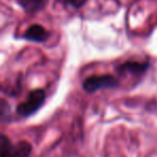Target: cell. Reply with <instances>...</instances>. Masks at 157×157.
I'll return each mask as SVG.
<instances>
[{
  "label": "cell",
  "mask_w": 157,
  "mask_h": 157,
  "mask_svg": "<svg viewBox=\"0 0 157 157\" xmlns=\"http://www.w3.org/2000/svg\"><path fill=\"white\" fill-rule=\"evenodd\" d=\"M33 151V146L28 141L17 142L13 144L6 135L0 139V156L1 157H29Z\"/></svg>",
  "instance_id": "1"
},
{
  "label": "cell",
  "mask_w": 157,
  "mask_h": 157,
  "mask_svg": "<svg viewBox=\"0 0 157 157\" xmlns=\"http://www.w3.org/2000/svg\"><path fill=\"white\" fill-rule=\"evenodd\" d=\"M120 85L118 80L112 74L92 75L85 78L83 82V90L87 93H94L105 88H115Z\"/></svg>",
  "instance_id": "2"
},
{
  "label": "cell",
  "mask_w": 157,
  "mask_h": 157,
  "mask_svg": "<svg viewBox=\"0 0 157 157\" xmlns=\"http://www.w3.org/2000/svg\"><path fill=\"white\" fill-rule=\"evenodd\" d=\"M45 101V92L43 90H36L29 94L28 98L17 105V113L18 115L23 117L33 115L35 112L41 108V105Z\"/></svg>",
  "instance_id": "3"
},
{
  "label": "cell",
  "mask_w": 157,
  "mask_h": 157,
  "mask_svg": "<svg viewBox=\"0 0 157 157\" xmlns=\"http://www.w3.org/2000/svg\"><path fill=\"white\" fill-rule=\"evenodd\" d=\"M48 36H50V33L43 26L39 24H35L28 27V29L24 35V38L29 41L41 43V42H44L48 39Z\"/></svg>",
  "instance_id": "4"
},
{
  "label": "cell",
  "mask_w": 157,
  "mask_h": 157,
  "mask_svg": "<svg viewBox=\"0 0 157 157\" xmlns=\"http://www.w3.org/2000/svg\"><path fill=\"white\" fill-rule=\"evenodd\" d=\"M147 63H138V61H127L118 67L120 72H130L132 74H141L147 70Z\"/></svg>",
  "instance_id": "5"
},
{
  "label": "cell",
  "mask_w": 157,
  "mask_h": 157,
  "mask_svg": "<svg viewBox=\"0 0 157 157\" xmlns=\"http://www.w3.org/2000/svg\"><path fill=\"white\" fill-rule=\"evenodd\" d=\"M22 8L28 13H36L44 9L48 0H17Z\"/></svg>",
  "instance_id": "6"
},
{
  "label": "cell",
  "mask_w": 157,
  "mask_h": 157,
  "mask_svg": "<svg viewBox=\"0 0 157 157\" xmlns=\"http://www.w3.org/2000/svg\"><path fill=\"white\" fill-rule=\"evenodd\" d=\"M66 2L69 3L73 8H80L86 2V0H66Z\"/></svg>",
  "instance_id": "7"
}]
</instances>
